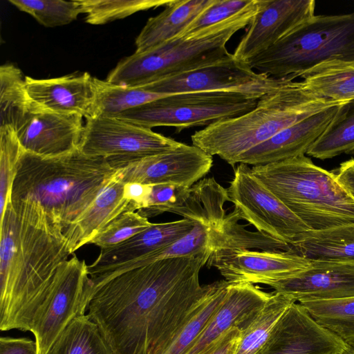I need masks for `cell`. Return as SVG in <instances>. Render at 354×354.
I'll return each mask as SVG.
<instances>
[{
    "label": "cell",
    "instance_id": "obj_41",
    "mask_svg": "<svg viewBox=\"0 0 354 354\" xmlns=\"http://www.w3.org/2000/svg\"><path fill=\"white\" fill-rule=\"evenodd\" d=\"M189 191L190 187L174 185H150L144 205L137 212L147 219L167 212L170 208L180 206Z\"/></svg>",
    "mask_w": 354,
    "mask_h": 354
},
{
    "label": "cell",
    "instance_id": "obj_28",
    "mask_svg": "<svg viewBox=\"0 0 354 354\" xmlns=\"http://www.w3.org/2000/svg\"><path fill=\"white\" fill-rule=\"evenodd\" d=\"M300 77L305 86L320 97L333 102L354 100V62H322Z\"/></svg>",
    "mask_w": 354,
    "mask_h": 354
},
{
    "label": "cell",
    "instance_id": "obj_39",
    "mask_svg": "<svg viewBox=\"0 0 354 354\" xmlns=\"http://www.w3.org/2000/svg\"><path fill=\"white\" fill-rule=\"evenodd\" d=\"M23 150L15 130L9 127H0V216L11 198L12 185Z\"/></svg>",
    "mask_w": 354,
    "mask_h": 354
},
{
    "label": "cell",
    "instance_id": "obj_45",
    "mask_svg": "<svg viewBox=\"0 0 354 354\" xmlns=\"http://www.w3.org/2000/svg\"><path fill=\"white\" fill-rule=\"evenodd\" d=\"M149 189L150 185L138 183H124V196L131 203L136 212L142 207Z\"/></svg>",
    "mask_w": 354,
    "mask_h": 354
},
{
    "label": "cell",
    "instance_id": "obj_1",
    "mask_svg": "<svg viewBox=\"0 0 354 354\" xmlns=\"http://www.w3.org/2000/svg\"><path fill=\"white\" fill-rule=\"evenodd\" d=\"M210 252L165 259L92 283L88 317L113 354H164L210 284L199 272Z\"/></svg>",
    "mask_w": 354,
    "mask_h": 354
},
{
    "label": "cell",
    "instance_id": "obj_4",
    "mask_svg": "<svg viewBox=\"0 0 354 354\" xmlns=\"http://www.w3.org/2000/svg\"><path fill=\"white\" fill-rule=\"evenodd\" d=\"M344 102L320 97L302 81L292 80L259 98L251 111L196 131L191 136L192 145L211 156H219L234 169L243 154L281 130Z\"/></svg>",
    "mask_w": 354,
    "mask_h": 354
},
{
    "label": "cell",
    "instance_id": "obj_38",
    "mask_svg": "<svg viewBox=\"0 0 354 354\" xmlns=\"http://www.w3.org/2000/svg\"><path fill=\"white\" fill-rule=\"evenodd\" d=\"M19 10L28 13L42 26L53 28L68 24L82 14L78 0H9Z\"/></svg>",
    "mask_w": 354,
    "mask_h": 354
},
{
    "label": "cell",
    "instance_id": "obj_23",
    "mask_svg": "<svg viewBox=\"0 0 354 354\" xmlns=\"http://www.w3.org/2000/svg\"><path fill=\"white\" fill-rule=\"evenodd\" d=\"M124 192V183L113 175L93 204L64 233L74 251L90 243L104 227L120 214L136 212L131 203L125 198Z\"/></svg>",
    "mask_w": 354,
    "mask_h": 354
},
{
    "label": "cell",
    "instance_id": "obj_43",
    "mask_svg": "<svg viewBox=\"0 0 354 354\" xmlns=\"http://www.w3.org/2000/svg\"><path fill=\"white\" fill-rule=\"evenodd\" d=\"M0 354H37L36 342L26 337H2Z\"/></svg>",
    "mask_w": 354,
    "mask_h": 354
},
{
    "label": "cell",
    "instance_id": "obj_47",
    "mask_svg": "<svg viewBox=\"0 0 354 354\" xmlns=\"http://www.w3.org/2000/svg\"><path fill=\"white\" fill-rule=\"evenodd\" d=\"M341 354H354V342L348 344L347 348Z\"/></svg>",
    "mask_w": 354,
    "mask_h": 354
},
{
    "label": "cell",
    "instance_id": "obj_46",
    "mask_svg": "<svg viewBox=\"0 0 354 354\" xmlns=\"http://www.w3.org/2000/svg\"><path fill=\"white\" fill-rule=\"evenodd\" d=\"M335 171L338 183L354 200V159L342 162Z\"/></svg>",
    "mask_w": 354,
    "mask_h": 354
},
{
    "label": "cell",
    "instance_id": "obj_12",
    "mask_svg": "<svg viewBox=\"0 0 354 354\" xmlns=\"http://www.w3.org/2000/svg\"><path fill=\"white\" fill-rule=\"evenodd\" d=\"M234 212L259 232L291 246L310 229L268 189L251 167L239 163L227 188Z\"/></svg>",
    "mask_w": 354,
    "mask_h": 354
},
{
    "label": "cell",
    "instance_id": "obj_8",
    "mask_svg": "<svg viewBox=\"0 0 354 354\" xmlns=\"http://www.w3.org/2000/svg\"><path fill=\"white\" fill-rule=\"evenodd\" d=\"M258 100L225 92L182 93L164 95L116 116L152 129L171 127L177 133L241 115L253 109Z\"/></svg>",
    "mask_w": 354,
    "mask_h": 354
},
{
    "label": "cell",
    "instance_id": "obj_37",
    "mask_svg": "<svg viewBox=\"0 0 354 354\" xmlns=\"http://www.w3.org/2000/svg\"><path fill=\"white\" fill-rule=\"evenodd\" d=\"M172 0H78L84 20L102 25L126 18L139 11L166 6Z\"/></svg>",
    "mask_w": 354,
    "mask_h": 354
},
{
    "label": "cell",
    "instance_id": "obj_16",
    "mask_svg": "<svg viewBox=\"0 0 354 354\" xmlns=\"http://www.w3.org/2000/svg\"><path fill=\"white\" fill-rule=\"evenodd\" d=\"M84 127L83 117L37 107L15 130L22 149L44 157H54L79 149Z\"/></svg>",
    "mask_w": 354,
    "mask_h": 354
},
{
    "label": "cell",
    "instance_id": "obj_42",
    "mask_svg": "<svg viewBox=\"0 0 354 354\" xmlns=\"http://www.w3.org/2000/svg\"><path fill=\"white\" fill-rule=\"evenodd\" d=\"M253 1L215 0L178 36L188 35L225 21L246 9Z\"/></svg>",
    "mask_w": 354,
    "mask_h": 354
},
{
    "label": "cell",
    "instance_id": "obj_44",
    "mask_svg": "<svg viewBox=\"0 0 354 354\" xmlns=\"http://www.w3.org/2000/svg\"><path fill=\"white\" fill-rule=\"evenodd\" d=\"M241 333L239 328H232L207 354H234Z\"/></svg>",
    "mask_w": 354,
    "mask_h": 354
},
{
    "label": "cell",
    "instance_id": "obj_25",
    "mask_svg": "<svg viewBox=\"0 0 354 354\" xmlns=\"http://www.w3.org/2000/svg\"><path fill=\"white\" fill-rule=\"evenodd\" d=\"M291 247L293 252L310 261L354 266V223L308 230Z\"/></svg>",
    "mask_w": 354,
    "mask_h": 354
},
{
    "label": "cell",
    "instance_id": "obj_21",
    "mask_svg": "<svg viewBox=\"0 0 354 354\" xmlns=\"http://www.w3.org/2000/svg\"><path fill=\"white\" fill-rule=\"evenodd\" d=\"M344 103L325 109L281 130L243 154L239 164L265 165L306 154Z\"/></svg>",
    "mask_w": 354,
    "mask_h": 354
},
{
    "label": "cell",
    "instance_id": "obj_36",
    "mask_svg": "<svg viewBox=\"0 0 354 354\" xmlns=\"http://www.w3.org/2000/svg\"><path fill=\"white\" fill-rule=\"evenodd\" d=\"M209 227L205 225L195 223L193 229L189 233L168 246L123 266L104 277L93 281V282L95 283L125 270L145 266L159 260L189 257L209 252Z\"/></svg>",
    "mask_w": 354,
    "mask_h": 354
},
{
    "label": "cell",
    "instance_id": "obj_2",
    "mask_svg": "<svg viewBox=\"0 0 354 354\" xmlns=\"http://www.w3.org/2000/svg\"><path fill=\"white\" fill-rule=\"evenodd\" d=\"M0 218V329L30 331L58 268L75 251L35 201L10 198Z\"/></svg>",
    "mask_w": 354,
    "mask_h": 354
},
{
    "label": "cell",
    "instance_id": "obj_7",
    "mask_svg": "<svg viewBox=\"0 0 354 354\" xmlns=\"http://www.w3.org/2000/svg\"><path fill=\"white\" fill-rule=\"evenodd\" d=\"M333 60L354 62V12L315 15L248 64L272 77L295 79Z\"/></svg>",
    "mask_w": 354,
    "mask_h": 354
},
{
    "label": "cell",
    "instance_id": "obj_6",
    "mask_svg": "<svg viewBox=\"0 0 354 354\" xmlns=\"http://www.w3.org/2000/svg\"><path fill=\"white\" fill-rule=\"evenodd\" d=\"M251 169L310 230L354 223V200L333 172L315 165L305 155Z\"/></svg>",
    "mask_w": 354,
    "mask_h": 354
},
{
    "label": "cell",
    "instance_id": "obj_33",
    "mask_svg": "<svg viewBox=\"0 0 354 354\" xmlns=\"http://www.w3.org/2000/svg\"><path fill=\"white\" fill-rule=\"evenodd\" d=\"M95 98L93 116L116 117L166 95L147 91L140 87L113 84L95 77Z\"/></svg>",
    "mask_w": 354,
    "mask_h": 354
},
{
    "label": "cell",
    "instance_id": "obj_26",
    "mask_svg": "<svg viewBox=\"0 0 354 354\" xmlns=\"http://www.w3.org/2000/svg\"><path fill=\"white\" fill-rule=\"evenodd\" d=\"M240 219L233 211L226 215L218 225L209 229L210 254L236 250H257L268 252H292V247L259 231L246 230L239 223Z\"/></svg>",
    "mask_w": 354,
    "mask_h": 354
},
{
    "label": "cell",
    "instance_id": "obj_11",
    "mask_svg": "<svg viewBox=\"0 0 354 354\" xmlns=\"http://www.w3.org/2000/svg\"><path fill=\"white\" fill-rule=\"evenodd\" d=\"M291 77L275 78L253 70L232 55L225 60L140 86L147 91L169 95L195 92L239 93L259 100L288 84Z\"/></svg>",
    "mask_w": 354,
    "mask_h": 354
},
{
    "label": "cell",
    "instance_id": "obj_13",
    "mask_svg": "<svg viewBox=\"0 0 354 354\" xmlns=\"http://www.w3.org/2000/svg\"><path fill=\"white\" fill-rule=\"evenodd\" d=\"M212 165V156L193 145L182 143L176 149L144 158L117 169L114 176L123 183L191 187L209 172Z\"/></svg>",
    "mask_w": 354,
    "mask_h": 354
},
{
    "label": "cell",
    "instance_id": "obj_18",
    "mask_svg": "<svg viewBox=\"0 0 354 354\" xmlns=\"http://www.w3.org/2000/svg\"><path fill=\"white\" fill-rule=\"evenodd\" d=\"M263 284L299 303L350 297L354 296V266L311 261V265L302 270Z\"/></svg>",
    "mask_w": 354,
    "mask_h": 354
},
{
    "label": "cell",
    "instance_id": "obj_10",
    "mask_svg": "<svg viewBox=\"0 0 354 354\" xmlns=\"http://www.w3.org/2000/svg\"><path fill=\"white\" fill-rule=\"evenodd\" d=\"M181 144L119 118L95 116L86 119L79 149L86 155L104 158L117 170Z\"/></svg>",
    "mask_w": 354,
    "mask_h": 354
},
{
    "label": "cell",
    "instance_id": "obj_34",
    "mask_svg": "<svg viewBox=\"0 0 354 354\" xmlns=\"http://www.w3.org/2000/svg\"><path fill=\"white\" fill-rule=\"evenodd\" d=\"M49 354H113L97 325L87 315L75 317L53 346Z\"/></svg>",
    "mask_w": 354,
    "mask_h": 354
},
{
    "label": "cell",
    "instance_id": "obj_27",
    "mask_svg": "<svg viewBox=\"0 0 354 354\" xmlns=\"http://www.w3.org/2000/svg\"><path fill=\"white\" fill-rule=\"evenodd\" d=\"M226 202H230L227 189L214 177L205 178L190 187L187 197L180 206L170 208L167 212L212 227L225 219Z\"/></svg>",
    "mask_w": 354,
    "mask_h": 354
},
{
    "label": "cell",
    "instance_id": "obj_31",
    "mask_svg": "<svg viewBox=\"0 0 354 354\" xmlns=\"http://www.w3.org/2000/svg\"><path fill=\"white\" fill-rule=\"evenodd\" d=\"M229 284L225 280L210 283L209 290L164 354L188 353L221 305Z\"/></svg>",
    "mask_w": 354,
    "mask_h": 354
},
{
    "label": "cell",
    "instance_id": "obj_17",
    "mask_svg": "<svg viewBox=\"0 0 354 354\" xmlns=\"http://www.w3.org/2000/svg\"><path fill=\"white\" fill-rule=\"evenodd\" d=\"M311 265L293 252L236 250L209 254L206 266L215 267L230 283H262L288 277Z\"/></svg>",
    "mask_w": 354,
    "mask_h": 354
},
{
    "label": "cell",
    "instance_id": "obj_3",
    "mask_svg": "<svg viewBox=\"0 0 354 354\" xmlns=\"http://www.w3.org/2000/svg\"><path fill=\"white\" fill-rule=\"evenodd\" d=\"M115 171L104 158L86 155L79 149L54 157L23 150L11 200L37 202L65 233L93 204Z\"/></svg>",
    "mask_w": 354,
    "mask_h": 354
},
{
    "label": "cell",
    "instance_id": "obj_15",
    "mask_svg": "<svg viewBox=\"0 0 354 354\" xmlns=\"http://www.w3.org/2000/svg\"><path fill=\"white\" fill-rule=\"evenodd\" d=\"M347 346L295 302L280 318L259 354H341Z\"/></svg>",
    "mask_w": 354,
    "mask_h": 354
},
{
    "label": "cell",
    "instance_id": "obj_29",
    "mask_svg": "<svg viewBox=\"0 0 354 354\" xmlns=\"http://www.w3.org/2000/svg\"><path fill=\"white\" fill-rule=\"evenodd\" d=\"M22 71L12 64L0 67V127L15 130L32 109Z\"/></svg>",
    "mask_w": 354,
    "mask_h": 354
},
{
    "label": "cell",
    "instance_id": "obj_14",
    "mask_svg": "<svg viewBox=\"0 0 354 354\" xmlns=\"http://www.w3.org/2000/svg\"><path fill=\"white\" fill-rule=\"evenodd\" d=\"M314 0H259V8L232 53L249 64L295 28L315 16Z\"/></svg>",
    "mask_w": 354,
    "mask_h": 354
},
{
    "label": "cell",
    "instance_id": "obj_35",
    "mask_svg": "<svg viewBox=\"0 0 354 354\" xmlns=\"http://www.w3.org/2000/svg\"><path fill=\"white\" fill-rule=\"evenodd\" d=\"M299 304L319 324L347 344L354 342V296Z\"/></svg>",
    "mask_w": 354,
    "mask_h": 354
},
{
    "label": "cell",
    "instance_id": "obj_19",
    "mask_svg": "<svg viewBox=\"0 0 354 354\" xmlns=\"http://www.w3.org/2000/svg\"><path fill=\"white\" fill-rule=\"evenodd\" d=\"M270 295L251 283H230L221 305L187 354H207L232 328L244 331Z\"/></svg>",
    "mask_w": 354,
    "mask_h": 354
},
{
    "label": "cell",
    "instance_id": "obj_22",
    "mask_svg": "<svg viewBox=\"0 0 354 354\" xmlns=\"http://www.w3.org/2000/svg\"><path fill=\"white\" fill-rule=\"evenodd\" d=\"M26 86L32 103L42 109L64 114L93 116L95 98V77L88 73L49 79L26 76Z\"/></svg>",
    "mask_w": 354,
    "mask_h": 354
},
{
    "label": "cell",
    "instance_id": "obj_20",
    "mask_svg": "<svg viewBox=\"0 0 354 354\" xmlns=\"http://www.w3.org/2000/svg\"><path fill=\"white\" fill-rule=\"evenodd\" d=\"M194 222L183 218L175 221L153 223L145 230L101 252L88 272L91 281L104 277L118 269L162 249L189 233Z\"/></svg>",
    "mask_w": 354,
    "mask_h": 354
},
{
    "label": "cell",
    "instance_id": "obj_32",
    "mask_svg": "<svg viewBox=\"0 0 354 354\" xmlns=\"http://www.w3.org/2000/svg\"><path fill=\"white\" fill-rule=\"evenodd\" d=\"M342 153H354V100L340 106L334 119L306 154L325 160Z\"/></svg>",
    "mask_w": 354,
    "mask_h": 354
},
{
    "label": "cell",
    "instance_id": "obj_24",
    "mask_svg": "<svg viewBox=\"0 0 354 354\" xmlns=\"http://www.w3.org/2000/svg\"><path fill=\"white\" fill-rule=\"evenodd\" d=\"M214 1L172 0L162 12L147 20L136 39L135 52L145 51L176 37Z\"/></svg>",
    "mask_w": 354,
    "mask_h": 354
},
{
    "label": "cell",
    "instance_id": "obj_30",
    "mask_svg": "<svg viewBox=\"0 0 354 354\" xmlns=\"http://www.w3.org/2000/svg\"><path fill=\"white\" fill-rule=\"evenodd\" d=\"M295 302L286 295L272 292L250 326L242 332L234 354H259L280 318Z\"/></svg>",
    "mask_w": 354,
    "mask_h": 354
},
{
    "label": "cell",
    "instance_id": "obj_9",
    "mask_svg": "<svg viewBox=\"0 0 354 354\" xmlns=\"http://www.w3.org/2000/svg\"><path fill=\"white\" fill-rule=\"evenodd\" d=\"M91 290L88 266L73 254L58 268L33 316L30 332L35 336L37 354H49L68 325L85 315Z\"/></svg>",
    "mask_w": 354,
    "mask_h": 354
},
{
    "label": "cell",
    "instance_id": "obj_5",
    "mask_svg": "<svg viewBox=\"0 0 354 354\" xmlns=\"http://www.w3.org/2000/svg\"><path fill=\"white\" fill-rule=\"evenodd\" d=\"M259 0L239 14L198 31L178 36L143 52H134L118 63L106 81L140 87L227 59L233 54L226 44L249 25L259 8Z\"/></svg>",
    "mask_w": 354,
    "mask_h": 354
},
{
    "label": "cell",
    "instance_id": "obj_40",
    "mask_svg": "<svg viewBox=\"0 0 354 354\" xmlns=\"http://www.w3.org/2000/svg\"><path fill=\"white\" fill-rule=\"evenodd\" d=\"M152 224L137 212H124L104 227L90 243L101 249L111 248L145 230Z\"/></svg>",
    "mask_w": 354,
    "mask_h": 354
}]
</instances>
